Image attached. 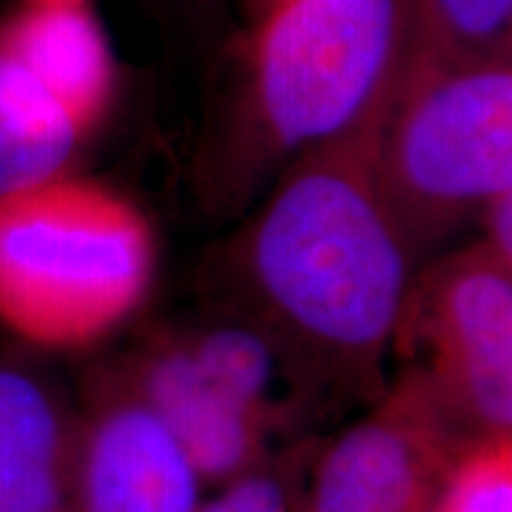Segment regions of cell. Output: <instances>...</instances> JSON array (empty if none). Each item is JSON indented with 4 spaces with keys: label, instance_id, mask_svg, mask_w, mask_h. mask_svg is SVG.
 Listing matches in <instances>:
<instances>
[{
    "label": "cell",
    "instance_id": "cell-1",
    "mask_svg": "<svg viewBox=\"0 0 512 512\" xmlns=\"http://www.w3.org/2000/svg\"><path fill=\"white\" fill-rule=\"evenodd\" d=\"M401 67V64H399ZM399 69L354 124L299 155L219 249V309L268 332L330 408L375 403L418 266L377 188Z\"/></svg>",
    "mask_w": 512,
    "mask_h": 512
},
{
    "label": "cell",
    "instance_id": "cell-2",
    "mask_svg": "<svg viewBox=\"0 0 512 512\" xmlns=\"http://www.w3.org/2000/svg\"><path fill=\"white\" fill-rule=\"evenodd\" d=\"M403 0H283L259 17L202 192L242 209L280 164L354 124L399 69Z\"/></svg>",
    "mask_w": 512,
    "mask_h": 512
},
{
    "label": "cell",
    "instance_id": "cell-3",
    "mask_svg": "<svg viewBox=\"0 0 512 512\" xmlns=\"http://www.w3.org/2000/svg\"><path fill=\"white\" fill-rule=\"evenodd\" d=\"M157 271L147 216L72 174L0 197V325L24 344L81 351L143 309Z\"/></svg>",
    "mask_w": 512,
    "mask_h": 512
},
{
    "label": "cell",
    "instance_id": "cell-4",
    "mask_svg": "<svg viewBox=\"0 0 512 512\" xmlns=\"http://www.w3.org/2000/svg\"><path fill=\"white\" fill-rule=\"evenodd\" d=\"M377 188L415 266L512 190V50L403 48L375 157Z\"/></svg>",
    "mask_w": 512,
    "mask_h": 512
},
{
    "label": "cell",
    "instance_id": "cell-5",
    "mask_svg": "<svg viewBox=\"0 0 512 512\" xmlns=\"http://www.w3.org/2000/svg\"><path fill=\"white\" fill-rule=\"evenodd\" d=\"M392 354L467 439L512 434V264L479 240L422 264Z\"/></svg>",
    "mask_w": 512,
    "mask_h": 512
},
{
    "label": "cell",
    "instance_id": "cell-6",
    "mask_svg": "<svg viewBox=\"0 0 512 512\" xmlns=\"http://www.w3.org/2000/svg\"><path fill=\"white\" fill-rule=\"evenodd\" d=\"M470 439L411 370L328 446L320 444L304 512H434Z\"/></svg>",
    "mask_w": 512,
    "mask_h": 512
},
{
    "label": "cell",
    "instance_id": "cell-7",
    "mask_svg": "<svg viewBox=\"0 0 512 512\" xmlns=\"http://www.w3.org/2000/svg\"><path fill=\"white\" fill-rule=\"evenodd\" d=\"M202 498L195 467L110 366L88 377L74 512H195Z\"/></svg>",
    "mask_w": 512,
    "mask_h": 512
},
{
    "label": "cell",
    "instance_id": "cell-8",
    "mask_svg": "<svg viewBox=\"0 0 512 512\" xmlns=\"http://www.w3.org/2000/svg\"><path fill=\"white\" fill-rule=\"evenodd\" d=\"M107 366L176 441L204 489L230 482L280 448L197 363L176 328L147 332Z\"/></svg>",
    "mask_w": 512,
    "mask_h": 512
},
{
    "label": "cell",
    "instance_id": "cell-9",
    "mask_svg": "<svg viewBox=\"0 0 512 512\" xmlns=\"http://www.w3.org/2000/svg\"><path fill=\"white\" fill-rule=\"evenodd\" d=\"M79 406L38 370L0 358V512H74Z\"/></svg>",
    "mask_w": 512,
    "mask_h": 512
},
{
    "label": "cell",
    "instance_id": "cell-10",
    "mask_svg": "<svg viewBox=\"0 0 512 512\" xmlns=\"http://www.w3.org/2000/svg\"><path fill=\"white\" fill-rule=\"evenodd\" d=\"M176 332L197 363L280 446L313 437L311 427L332 411L294 358L238 313L216 309Z\"/></svg>",
    "mask_w": 512,
    "mask_h": 512
},
{
    "label": "cell",
    "instance_id": "cell-11",
    "mask_svg": "<svg viewBox=\"0 0 512 512\" xmlns=\"http://www.w3.org/2000/svg\"><path fill=\"white\" fill-rule=\"evenodd\" d=\"M0 43L41 74L91 131L100 126L114 95V60L86 3H29L0 22Z\"/></svg>",
    "mask_w": 512,
    "mask_h": 512
},
{
    "label": "cell",
    "instance_id": "cell-12",
    "mask_svg": "<svg viewBox=\"0 0 512 512\" xmlns=\"http://www.w3.org/2000/svg\"><path fill=\"white\" fill-rule=\"evenodd\" d=\"M91 128L0 43V197L67 176Z\"/></svg>",
    "mask_w": 512,
    "mask_h": 512
},
{
    "label": "cell",
    "instance_id": "cell-13",
    "mask_svg": "<svg viewBox=\"0 0 512 512\" xmlns=\"http://www.w3.org/2000/svg\"><path fill=\"white\" fill-rule=\"evenodd\" d=\"M406 48L439 55L512 50V0H403Z\"/></svg>",
    "mask_w": 512,
    "mask_h": 512
},
{
    "label": "cell",
    "instance_id": "cell-14",
    "mask_svg": "<svg viewBox=\"0 0 512 512\" xmlns=\"http://www.w3.org/2000/svg\"><path fill=\"white\" fill-rule=\"evenodd\" d=\"M318 448L313 437L280 446L259 465L216 486V494L202 498L195 512H304Z\"/></svg>",
    "mask_w": 512,
    "mask_h": 512
},
{
    "label": "cell",
    "instance_id": "cell-15",
    "mask_svg": "<svg viewBox=\"0 0 512 512\" xmlns=\"http://www.w3.org/2000/svg\"><path fill=\"white\" fill-rule=\"evenodd\" d=\"M434 512H512V434L470 441L448 470Z\"/></svg>",
    "mask_w": 512,
    "mask_h": 512
},
{
    "label": "cell",
    "instance_id": "cell-16",
    "mask_svg": "<svg viewBox=\"0 0 512 512\" xmlns=\"http://www.w3.org/2000/svg\"><path fill=\"white\" fill-rule=\"evenodd\" d=\"M477 221L482 223L479 242H484L496 256L512 264V190H503L491 197L479 211Z\"/></svg>",
    "mask_w": 512,
    "mask_h": 512
},
{
    "label": "cell",
    "instance_id": "cell-17",
    "mask_svg": "<svg viewBox=\"0 0 512 512\" xmlns=\"http://www.w3.org/2000/svg\"><path fill=\"white\" fill-rule=\"evenodd\" d=\"M254 3V10H256V17H264L266 12H271L275 5H280L283 0H252Z\"/></svg>",
    "mask_w": 512,
    "mask_h": 512
},
{
    "label": "cell",
    "instance_id": "cell-18",
    "mask_svg": "<svg viewBox=\"0 0 512 512\" xmlns=\"http://www.w3.org/2000/svg\"><path fill=\"white\" fill-rule=\"evenodd\" d=\"M29 3H43V5H67V3H86V0H29Z\"/></svg>",
    "mask_w": 512,
    "mask_h": 512
}]
</instances>
